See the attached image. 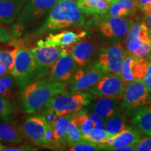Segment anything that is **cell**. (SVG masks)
<instances>
[{
  "mask_svg": "<svg viewBox=\"0 0 151 151\" xmlns=\"http://www.w3.org/2000/svg\"><path fill=\"white\" fill-rule=\"evenodd\" d=\"M86 20V14L80 10L74 0H58L45 21L34 32L32 35H43L66 28L81 27Z\"/></svg>",
  "mask_w": 151,
  "mask_h": 151,
  "instance_id": "obj_1",
  "label": "cell"
},
{
  "mask_svg": "<svg viewBox=\"0 0 151 151\" xmlns=\"http://www.w3.org/2000/svg\"><path fill=\"white\" fill-rule=\"evenodd\" d=\"M64 92H66L64 83L43 78L24 87L19 92L18 97L22 110L33 114L44 108L55 96Z\"/></svg>",
  "mask_w": 151,
  "mask_h": 151,
  "instance_id": "obj_2",
  "label": "cell"
},
{
  "mask_svg": "<svg viewBox=\"0 0 151 151\" xmlns=\"http://www.w3.org/2000/svg\"><path fill=\"white\" fill-rule=\"evenodd\" d=\"M58 0H26L21 11L13 24L12 33L15 38L29 35L42 24Z\"/></svg>",
  "mask_w": 151,
  "mask_h": 151,
  "instance_id": "obj_3",
  "label": "cell"
},
{
  "mask_svg": "<svg viewBox=\"0 0 151 151\" xmlns=\"http://www.w3.org/2000/svg\"><path fill=\"white\" fill-rule=\"evenodd\" d=\"M11 73L16 79L19 92L31 83L42 79L31 49L25 47L18 48Z\"/></svg>",
  "mask_w": 151,
  "mask_h": 151,
  "instance_id": "obj_4",
  "label": "cell"
},
{
  "mask_svg": "<svg viewBox=\"0 0 151 151\" xmlns=\"http://www.w3.org/2000/svg\"><path fill=\"white\" fill-rule=\"evenodd\" d=\"M91 101L89 94L83 92H64L55 96L45 107L52 109L59 117L76 113Z\"/></svg>",
  "mask_w": 151,
  "mask_h": 151,
  "instance_id": "obj_5",
  "label": "cell"
},
{
  "mask_svg": "<svg viewBox=\"0 0 151 151\" xmlns=\"http://www.w3.org/2000/svg\"><path fill=\"white\" fill-rule=\"evenodd\" d=\"M128 53L146 58L151 54V30L145 22L133 24L125 37Z\"/></svg>",
  "mask_w": 151,
  "mask_h": 151,
  "instance_id": "obj_6",
  "label": "cell"
},
{
  "mask_svg": "<svg viewBox=\"0 0 151 151\" xmlns=\"http://www.w3.org/2000/svg\"><path fill=\"white\" fill-rule=\"evenodd\" d=\"M122 99L121 108L129 116L143 106L150 104L151 93L146 90L142 81H136L126 86Z\"/></svg>",
  "mask_w": 151,
  "mask_h": 151,
  "instance_id": "obj_7",
  "label": "cell"
},
{
  "mask_svg": "<svg viewBox=\"0 0 151 151\" xmlns=\"http://www.w3.org/2000/svg\"><path fill=\"white\" fill-rule=\"evenodd\" d=\"M50 124L39 114L27 117L19 127L22 136L32 143L42 148H48L46 132Z\"/></svg>",
  "mask_w": 151,
  "mask_h": 151,
  "instance_id": "obj_8",
  "label": "cell"
},
{
  "mask_svg": "<svg viewBox=\"0 0 151 151\" xmlns=\"http://www.w3.org/2000/svg\"><path fill=\"white\" fill-rule=\"evenodd\" d=\"M127 50L121 43H117L101 50L96 63L106 73L120 74Z\"/></svg>",
  "mask_w": 151,
  "mask_h": 151,
  "instance_id": "obj_9",
  "label": "cell"
},
{
  "mask_svg": "<svg viewBox=\"0 0 151 151\" xmlns=\"http://www.w3.org/2000/svg\"><path fill=\"white\" fill-rule=\"evenodd\" d=\"M31 51L42 79L49 74L52 66L60 57L68 54L65 48L52 46H38L32 48Z\"/></svg>",
  "mask_w": 151,
  "mask_h": 151,
  "instance_id": "obj_10",
  "label": "cell"
},
{
  "mask_svg": "<svg viewBox=\"0 0 151 151\" xmlns=\"http://www.w3.org/2000/svg\"><path fill=\"white\" fill-rule=\"evenodd\" d=\"M126 86L120 75L106 73L90 90L99 97L118 100L122 98Z\"/></svg>",
  "mask_w": 151,
  "mask_h": 151,
  "instance_id": "obj_11",
  "label": "cell"
},
{
  "mask_svg": "<svg viewBox=\"0 0 151 151\" xmlns=\"http://www.w3.org/2000/svg\"><path fill=\"white\" fill-rule=\"evenodd\" d=\"M132 24L133 22L129 19L106 14L100 18L97 26L105 37L112 39L125 37Z\"/></svg>",
  "mask_w": 151,
  "mask_h": 151,
  "instance_id": "obj_12",
  "label": "cell"
},
{
  "mask_svg": "<svg viewBox=\"0 0 151 151\" xmlns=\"http://www.w3.org/2000/svg\"><path fill=\"white\" fill-rule=\"evenodd\" d=\"M106 73L95 63L86 69L76 71L70 86L71 92H83L91 89Z\"/></svg>",
  "mask_w": 151,
  "mask_h": 151,
  "instance_id": "obj_13",
  "label": "cell"
},
{
  "mask_svg": "<svg viewBox=\"0 0 151 151\" xmlns=\"http://www.w3.org/2000/svg\"><path fill=\"white\" fill-rule=\"evenodd\" d=\"M149 59L137 58L127 52L121 67L120 76L126 85L136 81H142L146 75Z\"/></svg>",
  "mask_w": 151,
  "mask_h": 151,
  "instance_id": "obj_14",
  "label": "cell"
},
{
  "mask_svg": "<svg viewBox=\"0 0 151 151\" xmlns=\"http://www.w3.org/2000/svg\"><path fill=\"white\" fill-rule=\"evenodd\" d=\"M77 66L70 54L63 55L52 66L47 78L56 82L65 83L73 76Z\"/></svg>",
  "mask_w": 151,
  "mask_h": 151,
  "instance_id": "obj_15",
  "label": "cell"
},
{
  "mask_svg": "<svg viewBox=\"0 0 151 151\" xmlns=\"http://www.w3.org/2000/svg\"><path fill=\"white\" fill-rule=\"evenodd\" d=\"M86 36V32L81 31L76 33L72 31H63L58 34H50L45 40H39L37 42L38 46H52L62 48L71 47L78 43L81 39Z\"/></svg>",
  "mask_w": 151,
  "mask_h": 151,
  "instance_id": "obj_16",
  "label": "cell"
},
{
  "mask_svg": "<svg viewBox=\"0 0 151 151\" xmlns=\"http://www.w3.org/2000/svg\"><path fill=\"white\" fill-rule=\"evenodd\" d=\"M97 46L94 42L83 41L71 47L70 55L78 67H83L88 65L95 54Z\"/></svg>",
  "mask_w": 151,
  "mask_h": 151,
  "instance_id": "obj_17",
  "label": "cell"
},
{
  "mask_svg": "<svg viewBox=\"0 0 151 151\" xmlns=\"http://www.w3.org/2000/svg\"><path fill=\"white\" fill-rule=\"evenodd\" d=\"M89 109L103 119L104 121L121 112L116 99L101 97L90 104Z\"/></svg>",
  "mask_w": 151,
  "mask_h": 151,
  "instance_id": "obj_18",
  "label": "cell"
},
{
  "mask_svg": "<svg viewBox=\"0 0 151 151\" xmlns=\"http://www.w3.org/2000/svg\"><path fill=\"white\" fill-rule=\"evenodd\" d=\"M26 0H0V24H11L18 18Z\"/></svg>",
  "mask_w": 151,
  "mask_h": 151,
  "instance_id": "obj_19",
  "label": "cell"
},
{
  "mask_svg": "<svg viewBox=\"0 0 151 151\" xmlns=\"http://www.w3.org/2000/svg\"><path fill=\"white\" fill-rule=\"evenodd\" d=\"M141 139V134L137 128L127 127L121 132L113 137V141L105 150H116L117 148L137 143Z\"/></svg>",
  "mask_w": 151,
  "mask_h": 151,
  "instance_id": "obj_20",
  "label": "cell"
},
{
  "mask_svg": "<svg viewBox=\"0 0 151 151\" xmlns=\"http://www.w3.org/2000/svg\"><path fill=\"white\" fill-rule=\"evenodd\" d=\"M132 122L135 127L147 136H151V104L137 109L132 115Z\"/></svg>",
  "mask_w": 151,
  "mask_h": 151,
  "instance_id": "obj_21",
  "label": "cell"
},
{
  "mask_svg": "<svg viewBox=\"0 0 151 151\" xmlns=\"http://www.w3.org/2000/svg\"><path fill=\"white\" fill-rule=\"evenodd\" d=\"M138 9L137 0H118L116 2L111 4L106 14L125 18L137 13Z\"/></svg>",
  "mask_w": 151,
  "mask_h": 151,
  "instance_id": "obj_22",
  "label": "cell"
},
{
  "mask_svg": "<svg viewBox=\"0 0 151 151\" xmlns=\"http://www.w3.org/2000/svg\"><path fill=\"white\" fill-rule=\"evenodd\" d=\"M75 113H71L60 117L52 124L54 138L60 150L68 146L67 141V128L68 124L73 119Z\"/></svg>",
  "mask_w": 151,
  "mask_h": 151,
  "instance_id": "obj_23",
  "label": "cell"
},
{
  "mask_svg": "<svg viewBox=\"0 0 151 151\" xmlns=\"http://www.w3.org/2000/svg\"><path fill=\"white\" fill-rule=\"evenodd\" d=\"M23 136L19 128L8 122H0V141L11 145L23 142Z\"/></svg>",
  "mask_w": 151,
  "mask_h": 151,
  "instance_id": "obj_24",
  "label": "cell"
},
{
  "mask_svg": "<svg viewBox=\"0 0 151 151\" xmlns=\"http://www.w3.org/2000/svg\"><path fill=\"white\" fill-rule=\"evenodd\" d=\"M18 92V84L11 73L0 77V97L13 100L16 99Z\"/></svg>",
  "mask_w": 151,
  "mask_h": 151,
  "instance_id": "obj_25",
  "label": "cell"
},
{
  "mask_svg": "<svg viewBox=\"0 0 151 151\" xmlns=\"http://www.w3.org/2000/svg\"><path fill=\"white\" fill-rule=\"evenodd\" d=\"M104 124L105 130L109 137L117 135L127 127L125 117L121 112L107 119Z\"/></svg>",
  "mask_w": 151,
  "mask_h": 151,
  "instance_id": "obj_26",
  "label": "cell"
},
{
  "mask_svg": "<svg viewBox=\"0 0 151 151\" xmlns=\"http://www.w3.org/2000/svg\"><path fill=\"white\" fill-rule=\"evenodd\" d=\"M73 119L85 139V137L89 134L93 128V124L89 115L85 111L80 110L75 113Z\"/></svg>",
  "mask_w": 151,
  "mask_h": 151,
  "instance_id": "obj_27",
  "label": "cell"
},
{
  "mask_svg": "<svg viewBox=\"0 0 151 151\" xmlns=\"http://www.w3.org/2000/svg\"><path fill=\"white\" fill-rule=\"evenodd\" d=\"M84 140L83 136L73 119H71L67 128V141L68 146L70 147L76 143Z\"/></svg>",
  "mask_w": 151,
  "mask_h": 151,
  "instance_id": "obj_28",
  "label": "cell"
},
{
  "mask_svg": "<svg viewBox=\"0 0 151 151\" xmlns=\"http://www.w3.org/2000/svg\"><path fill=\"white\" fill-rule=\"evenodd\" d=\"M14 113V107L11 100L0 97V122H9Z\"/></svg>",
  "mask_w": 151,
  "mask_h": 151,
  "instance_id": "obj_29",
  "label": "cell"
},
{
  "mask_svg": "<svg viewBox=\"0 0 151 151\" xmlns=\"http://www.w3.org/2000/svg\"><path fill=\"white\" fill-rule=\"evenodd\" d=\"M18 50V48L11 50H0V65H4L11 72L14 67Z\"/></svg>",
  "mask_w": 151,
  "mask_h": 151,
  "instance_id": "obj_30",
  "label": "cell"
},
{
  "mask_svg": "<svg viewBox=\"0 0 151 151\" xmlns=\"http://www.w3.org/2000/svg\"><path fill=\"white\" fill-rule=\"evenodd\" d=\"M108 137H109V136L105 129L93 127L90 133L87 137H85L84 139L98 144L100 146H102L104 143L106 139Z\"/></svg>",
  "mask_w": 151,
  "mask_h": 151,
  "instance_id": "obj_31",
  "label": "cell"
},
{
  "mask_svg": "<svg viewBox=\"0 0 151 151\" xmlns=\"http://www.w3.org/2000/svg\"><path fill=\"white\" fill-rule=\"evenodd\" d=\"M101 150L99 146L89 141L83 140L69 147L70 151H94Z\"/></svg>",
  "mask_w": 151,
  "mask_h": 151,
  "instance_id": "obj_32",
  "label": "cell"
},
{
  "mask_svg": "<svg viewBox=\"0 0 151 151\" xmlns=\"http://www.w3.org/2000/svg\"><path fill=\"white\" fill-rule=\"evenodd\" d=\"M98 0H78L77 5L80 10L86 15L95 14V9Z\"/></svg>",
  "mask_w": 151,
  "mask_h": 151,
  "instance_id": "obj_33",
  "label": "cell"
},
{
  "mask_svg": "<svg viewBox=\"0 0 151 151\" xmlns=\"http://www.w3.org/2000/svg\"><path fill=\"white\" fill-rule=\"evenodd\" d=\"M135 151H151V136L139 139L136 144Z\"/></svg>",
  "mask_w": 151,
  "mask_h": 151,
  "instance_id": "obj_34",
  "label": "cell"
},
{
  "mask_svg": "<svg viewBox=\"0 0 151 151\" xmlns=\"http://www.w3.org/2000/svg\"><path fill=\"white\" fill-rule=\"evenodd\" d=\"M14 35L12 32L3 26H0V43H13L14 41Z\"/></svg>",
  "mask_w": 151,
  "mask_h": 151,
  "instance_id": "obj_35",
  "label": "cell"
},
{
  "mask_svg": "<svg viewBox=\"0 0 151 151\" xmlns=\"http://www.w3.org/2000/svg\"><path fill=\"white\" fill-rule=\"evenodd\" d=\"M90 119H91L92 124H93L94 128H99V129H105V124L104 121L101 117L96 114L95 113L91 112L88 113Z\"/></svg>",
  "mask_w": 151,
  "mask_h": 151,
  "instance_id": "obj_36",
  "label": "cell"
},
{
  "mask_svg": "<svg viewBox=\"0 0 151 151\" xmlns=\"http://www.w3.org/2000/svg\"><path fill=\"white\" fill-rule=\"evenodd\" d=\"M138 7L146 16L151 14V0H137Z\"/></svg>",
  "mask_w": 151,
  "mask_h": 151,
  "instance_id": "obj_37",
  "label": "cell"
},
{
  "mask_svg": "<svg viewBox=\"0 0 151 151\" xmlns=\"http://www.w3.org/2000/svg\"><path fill=\"white\" fill-rule=\"evenodd\" d=\"M142 82L146 87V90L151 93V63L149 61L148 69H147L146 73L145 75L144 78H143Z\"/></svg>",
  "mask_w": 151,
  "mask_h": 151,
  "instance_id": "obj_38",
  "label": "cell"
},
{
  "mask_svg": "<svg viewBox=\"0 0 151 151\" xmlns=\"http://www.w3.org/2000/svg\"><path fill=\"white\" fill-rule=\"evenodd\" d=\"M38 149L35 147L29 146V145H22L18 147H14V148H7L5 149V151H32L37 150Z\"/></svg>",
  "mask_w": 151,
  "mask_h": 151,
  "instance_id": "obj_39",
  "label": "cell"
},
{
  "mask_svg": "<svg viewBox=\"0 0 151 151\" xmlns=\"http://www.w3.org/2000/svg\"><path fill=\"white\" fill-rule=\"evenodd\" d=\"M136 143H133V144L128 145V146L122 147V148H117L116 149V151H134L136 148Z\"/></svg>",
  "mask_w": 151,
  "mask_h": 151,
  "instance_id": "obj_40",
  "label": "cell"
},
{
  "mask_svg": "<svg viewBox=\"0 0 151 151\" xmlns=\"http://www.w3.org/2000/svg\"><path fill=\"white\" fill-rule=\"evenodd\" d=\"M9 73H11V71L4 65H0V77H2L5 75L9 74Z\"/></svg>",
  "mask_w": 151,
  "mask_h": 151,
  "instance_id": "obj_41",
  "label": "cell"
},
{
  "mask_svg": "<svg viewBox=\"0 0 151 151\" xmlns=\"http://www.w3.org/2000/svg\"><path fill=\"white\" fill-rule=\"evenodd\" d=\"M145 22H146L148 27L150 28L151 30V14L148 15V16H146V18H145Z\"/></svg>",
  "mask_w": 151,
  "mask_h": 151,
  "instance_id": "obj_42",
  "label": "cell"
},
{
  "mask_svg": "<svg viewBox=\"0 0 151 151\" xmlns=\"http://www.w3.org/2000/svg\"><path fill=\"white\" fill-rule=\"evenodd\" d=\"M7 148H8V147L4 146V145H3L1 143H0V151L5 150V149Z\"/></svg>",
  "mask_w": 151,
  "mask_h": 151,
  "instance_id": "obj_43",
  "label": "cell"
},
{
  "mask_svg": "<svg viewBox=\"0 0 151 151\" xmlns=\"http://www.w3.org/2000/svg\"><path fill=\"white\" fill-rule=\"evenodd\" d=\"M106 1H108V2L110 3L111 4H113V3L116 2V1H118V0H106Z\"/></svg>",
  "mask_w": 151,
  "mask_h": 151,
  "instance_id": "obj_44",
  "label": "cell"
},
{
  "mask_svg": "<svg viewBox=\"0 0 151 151\" xmlns=\"http://www.w3.org/2000/svg\"><path fill=\"white\" fill-rule=\"evenodd\" d=\"M149 61H150V62L151 63V54L150 55V56H149Z\"/></svg>",
  "mask_w": 151,
  "mask_h": 151,
  "instance_id": "obj_45",
  "label": "cell"
}]
</instances>
